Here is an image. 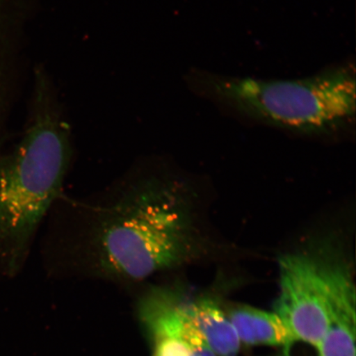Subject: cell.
<instances>
[{"instance_id": "1", "label": "cell", "mask_w": 356, "mask_h": 356, "mask_svg": "<svg viewBox=\"0 0 356 356\" xmlns=\"http://www.w3.org/2000/svg\"><path fill=\"white\" fill-rule=\"evenodd\" d=\"M181 191L151 155L86 197L62 194L47 218V270L138 283L181 265L193 250Z\"/></svg>"}, {"instance_id": "2", "label": "cell", "mask_w": 356, "mask_h": 356, "mask_svg": "<svg viewBox=\"0 0 356 356\" xmlns=\"http://www.w3.org/2000/svg\"><path fill=\"white\" fill-rule=\"evenodd\" d=\"M70 124L42 68L35 71L32 111L19 145L0 161V265L20 270L57 200L73 159Z\"/></svg>"}, {"instance_id": "3", "label": "cell", "mask_w": 356, "mask_h": 356, "mask_svg": "<svg viewBox=\"0 0 356 356\" xmlns=\"http://www.w3.org/2000/svg\"><path fill=\"white\" fill-rule=\"evenodd\" d=\"M195 90L246 117L302 132L332 130L353 121L355 76L341 66L308 78L261 79L197 71Z\"/></svg>"}, {"instance_id": "4", "label": "cell", "mask_w": 356, "mask_h": 356, "mask_svg": "<svg viewBox=\"0 0 356 356\" xmlns=\"http://www.w3.org/2000/svg\"><path fill=\"white\" fill-rule=\"evenodd\" d=\"M349 269L348 264L329 251H302L280 258L274 312L296 342L318 348L326 331L333 289Z\"/></svg>"}, {"instance_id": "5", "label": "cell", "mask_w": 356, "mask_h": 356, "mask_svg": "<svg viewBox=\"0 0 356 356\" xmlns=\"http://www.w3.org/2000/svg\"><path fill=\"white\" fill-rule=\"evenodd\" d=\"M140 313L152 337V356H217L190 321L177 289L151 288L140 300Z\"/></svg>"}, {"instance_id": "6", "label": "cell", "mask_w": 356, "mask_h": 356, "mask_svg": "<svg viewBox=\"0 0 356 356\" xmlns=\"http://www.w3.org/2000/svg\"><path fill=\"white\" fill-rule=\"evenodd\" d=\"M355 286L349 269L333 289L328 319L317 356H356Z\"/></svg>"}, {"instance_id": "7", "label": "cell", "mask_w": 356, "mask_h": 356, "mask_svg": "<svg viewBox=\"0 0 356 356\" xmlns=\"http://www.w3.org/2000/svg\"><path fill=\"white\" fill-rule=\"evenodd\" d=\"M186 315L204 342L217 356H239L237 332L228 315L211 300H190L184 296Z\"/></svg>"}, {"instance_id": "8", "label": "cell", "mask_w": 356, "mask_h": 356, "mask_svg": "<svg viewBox=\"0 0 356 356\" xmlns=\"http://www.w3.org/2000/svg\"><path fill=\"white\" fill-rule=\"evenodd\" d=\"M227 315L242 345L288 347L296 342L287 325L274 311L238 306Z\"/></svg>"}]
</instances>
